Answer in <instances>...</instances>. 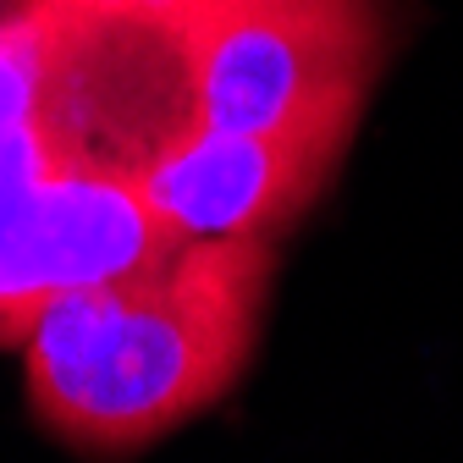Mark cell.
Returning <instances> with one entry per match:
<instances>
[{
	"label": "cell",
	"instance_id": "1",
	"mask_svg": "<svg viewBox=\"0 0 463 463\" xmlns=\"http://www.w3.org/2000/svg\"><path fill=\"white\" fill-rule=\"evenodd\" d=\"M270 287V238H183L50 298L17 342L33 425L94 463L177 436L249 375Z\"/></svg>",
	"mask_w": 463,
	"mask_h": 463
},
{
	"label": "cell",
	"instance_id": "2",
	"mask_svg": "<svg viewBox=\"0 0 463 463\" xmlns=\"http://www.w3.org/2000/svg\"><path fill=\"white\" fill-rule=\"evenodd\" d=\"M194 110L210 133L359 128L375 67V0H188Z\"/></svg>",
	"mask_w": 463,
	"mask_h": 463
},
{
	"label": "cell",
	"instance_id": "3",
	"mask_svg": "<svg viewBox=\"0 0 463 463\" xmlns=\"http://www.w3.org/2000/svg\"><path fill=\"white\" fill-rule=\"evenodd\" d=\"M359 128L298 133H210L171 144L138 194L171 238H281L336 177Z\"/></svg>",
	"mask_w": 463,
	"mask_h": 463
},
{
	"label": "cell",
	"instance_id": "4",
	"mask_svg": "<svg viewBox=\"0 0 463 463\" xmlns=\"http://www.w3.org/2000/svg\"><path fill=\"white\" fill-rule=\"evenodd\" d=\"M165 243L183 238L155 221L133 177L55 171L0 232V347H17L50 298L133 270Z\"/></svg>",
	"mask_w": 463,
	"mask_h": 463
},
{
	"label": "cell",
	"instance_id": "5",
	"mask_svg": "<svg viewBox=\"0 0 463 463\" xmlns=\"http://www.w3.org/2000/svg\"><path fill=\"white\" fill-rule=\"evenodd\" d=\"M0 6H6V0H0Z\"/></svg>",
	"mask_w": 463,
	"mask_h": 463
}]
</instances>
